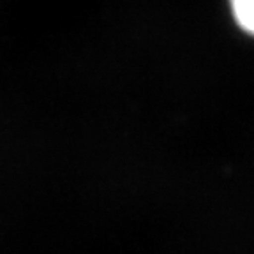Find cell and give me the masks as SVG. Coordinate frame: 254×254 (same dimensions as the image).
<instances>
[{
	"mask_svg": "<svg viewBox=\"0 0 254 254\" xmlns=\"http://www.w3.org/2000/svg\"><path fill=\"white\" fill-rule=\"evenodd\" d=\"M230 5L238 27L254 36V0H230Z\"/></svg>",
	"mask_w": 254,
	"mask_h": 254,
	"instance_id": "1",
	"label": "cell"
}]
</instances>
